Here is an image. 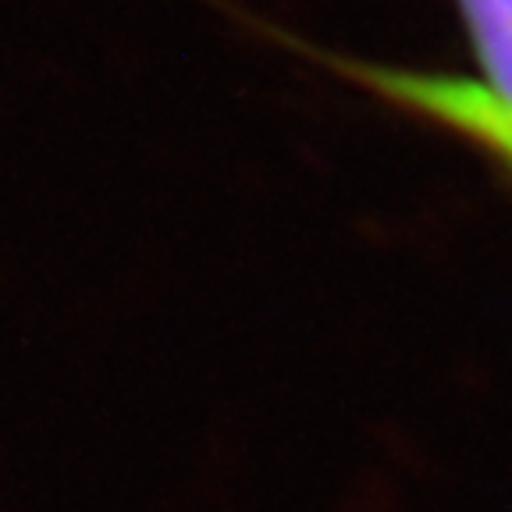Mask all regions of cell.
<instances>
[{"instance_id":"obj_1","label":"cell","mask_w":512,"mask_h":512,"mask_svg":"<svg viewBox=\"0 0 512 512\" xmlns=\"http://www.w3.org/2000/svg\"><path fill=\"white\" fill-rule=\"evenodd\" d=\"M477 75L320 54L338 79L402 118L459 139L512 182V0H452Z\"/></svg>"}]
</instances>
